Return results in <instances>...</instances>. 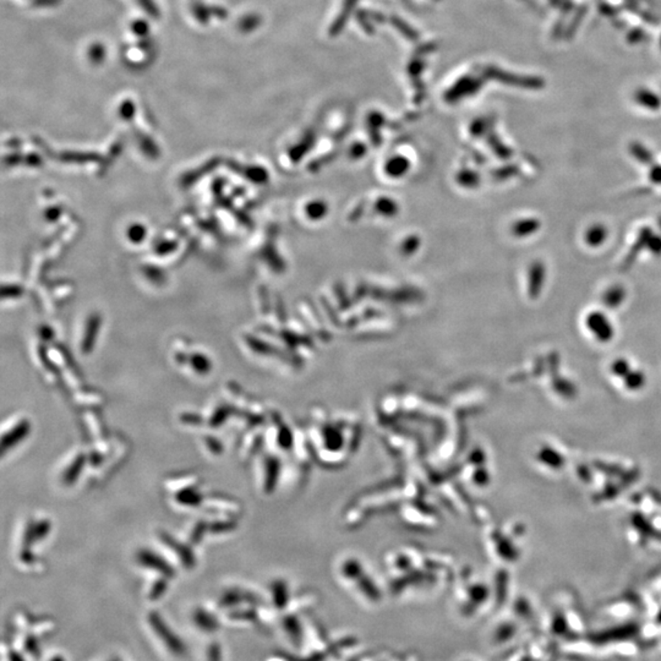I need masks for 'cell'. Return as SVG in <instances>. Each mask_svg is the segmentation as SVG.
Wrapping results in <instances>:
<instances>
[{
	"label": "cell",
	"mask_w": 661,
	"mask_h": 661,
	"mask_svg": "<svg viewBox=\"0 0 661 661\" xmlns=\"http://www.w3.org/2000/svg\"><path fill=\"white\" fill-rule=\"evenodd\" d=\"M654 234L653 230L649 227H643L642 230H640L638 233V236H637V241L634 243L631 252H629V255L626 257V260L623 261V267L627 268L634 263L635 257L638 256L643 249H647V244H648V241L651 239V235Z\"/></svg>",
	"instance_id": "cell-6"
},
{
	"label": "cell",
	"mask_w": 661,
	"mask_h": 661,
	"mask_svg": "<svg viewBox=\"0 0 661 661\" xmlns=\"http://www.w3.org/2000/svg\"><path fill=\"white\" fill-rule=\"evenodd\" d=\"M224 416H225V409H219L218 411L214 414V418H212L211 424H212L214 427H218V425H221L222 420H223Z\"/></svg>",
	"instance_id": "cell-21"
},
{
	"label": "cell",
	"mask_w": 661,
	"mask_h": 661,
	"mask_svg": "<svg viewBox=\"0 0 661 661\" xmlns=\"http://www.w3.org/2000/svg\"><path fill=\"white\" fill-rule=\"evenodd\" d=\"M607 234H609V232H607V228L604 224H593L591 227L585 230V244L590 247H599L607 241Z\"/></svg>",
	"instance_id": "cell-7"
},
{
	"label": "cell",
	"mask_w": 661,
	"mask_h": 661,
	"mask_svg": "<svg viewBox=\"0 0 661 661\" xmlns=\"http://www.w3.org/2000/svg\"><path fill=\"white\" fill-rule=\"evenodd\" d=\"M8 660L9 661H26L25 658L17 651H9L8 654Z\"/></svg>",
	"instance_id": "cell-22"
},
{
	"label": "cell",
	"mask_w": 661,
	"mask_h": 661,
	"mask_svg": "<svg viewBox=\"0 0 661 661\" xmlns=\"http://www.w3.org/2000/svg\"><path fill=\"white\" fill-rule=\"evenodd\" d=\"M23 648H25V651H28V654H31L34 659H39V656H41L39 640H36L33 635H28V637H26V640L23 642Z\"/></svg>",
	"instance_id": "cell-15"
},
{
	"label": "cell",
	"mask_w": 661,
	"mask_h": 661,
	"mask_svg": "<svg viewBox=\"0 0 661 661\" xmlns=\"http://www.w3.org/2000/svg\"><path fill=\"white\" fill-rule=\"evenodd\" d=\"M585 325L590 332L601 342H609L613 337V327L609 317L601 312H591L585 318Z\"/></svg>",
	"instance_id": "cell-2"
},
{
	"label": "cell",
	"mask_w": 661,
	"mask_h": 661,
	"mask_svg": "<svg viewBox=\"0 0 661 661\" xmlns=\"http://www.w3.org/2000/svg\"><path fill=\"white\" fill-rule=\"evenodd\" d=\"M649 181L651 184L659 185L661 184V164H651V170H649Z\"/></svg>",
	"instance_id": "cell-20"
},
{
	"label": "cell",
	"mask_w": 661,
	"mask_h": 661,
	"mask_svg": "<svg viewBox=\"0 0 661 661\" xmlns=\"http://www.w3.org/2000/svg\"><path fill=\"white\" fill-rule=\"evenodd\" d=\"M28 430H30V425H28V421H22L19 425L14 427L9 434H6V436L3 438V443H1L3 452H6V448L15 446L17 443L21 441L22 438H26Z\"/></svg>",
	"instance_id": "cell-9"
},
{
	"label": "cell",
	"mask_w": 661,
	"mask_h": 661,
	"mask_svg": "<svg viewBox=\"0 0 661 661\" xmlns=\"http://www.w3.org/2000/svg\"><path fill=\"white\" fill-rule=\"evenodd\" d=\"M167 589V583L165 580H159L153 584L152 589H151V593H150V598L151 600H157L161 596H163L164 591Z\"/></svg>",
	"instance_id": "cell-17"
},
{
	"label": "cell",
	"mask_w": 661,
	"mask_h": 661,
	"mask_svg": "<svg viewBox=\"0 0 661 661\" xmlns=\"http://www.w3.org/2000/svg\"><path fill=\"white\" fill-rule=\"evenodd\" d=\"M194 623L196 624L197 629H201L206 633H214L219 629V622L217 618H214L211 612L203 609H196L192 615Z\"/></svg>",
	"instance_id": "cell-5"
},
{
	"label": "cell",
	"mask_w": 661,
	"mask_h": 661,
	"mask_svg": "<svg viewBox=\"0 0 661 661\" xmlns=\"http://www.w3.org/2000/svg\"><path fill=\"white\" fill-rule=\"evenodd\" d=\"M659 223H660V227H661V218L659 219Z\"/></svg>",
	"instance_id": "cell-24"
},
{
	"label": "cell",
	"mask_w": 661,
	"mask_h": 661,
	"mask_svg": "<svg viewBox=\"0 0 661 661\" xmlns=\"http://www.w3.org/2000/svg\"><path fill=\"white\" fill-rule=\"evenodd\" d=\"M139 562L145 567L157 571L163 577L170 578L174 576V569H172L170 563L165 562L163 558H159L156 553L151 551H141L139 553Z\"/></svg>",
	"instance_id": "cell-4"
},
{
	"label": "cell",
	"mask_w": 661,
	"mask_h": 661,
	"mask_svg": "<svg viewBox=\"0 0 661 661\" xmlns=\"http://www.w3.org/2000/svg\"><path fill=\"white\" fill-rule=\"evenodd\" d=\"M624 299H626V289L620 285H612L602 294V303L609 309H618Z\"/></svg>",
	"instance_id": "cell-8"
},
{
	"label": "cell",
	"mask_w": 661,
	"mask_h": 661,
	"mask_svg": "<svg viewBox=\"0 0 661 661\" xmlns=\"http://www.w3.org/2000/svg\"><path fill=\"white\" fill-rule=\"evenodd\" d=\"M207 661H222V649L218 643H212L208 647Z\"/></svg>",
	"instance_id": "cell-19"
},
{
	"label": "cell",
	"mask_w": 661,
	"mask_h": 661,
	"mask_svg": "<svg viewBox=\"0 0 661 661\" xmlns=\"http://www.w3.org/2000/svg\"><path fill=\"white\" fill-rule=\"evenodd\" d=\"M50 661H65V659L61 655H55Z\"/></svg>",
	"instance_id": "cell-23"
},
{
	"label": "cell",
	"mask_w": 661,
	"mask_h": 661,
	"mask_svg": "<svg viewBox=\"0 0 661 661\" xmlns=\"http://www.w3.org/2000/svg\"><path fill=\"white\" fill-rule=\"evenodd\" d=\"M638 101H640V104H643L644 107H648L651 110H658L660 107V102L654 96H651L648 93H644L643 96H640Z\"/></svg>",
	"instance_id": "cell-18"
},
{
	"label": "cell",
	"mask_w": 661,
	"mask_h": 661,
	"mask_svg": "<svg viewBox=\"0 0 661 661\" xmlns=\"http://www.w3.org/2000/svg\"><path fill=\"white\" fill-rule=\"evenodd\" d=\"M172 538H170L168 536H163V540L165 544H168L172 547H175V551L179 553L181 556V562L184 563L187 567H192L195 565V558L192 556V552L189 551L187 549H185L184 547H181V544L175 542V541L170 540Z\"/></svg>",
	"instance_id": "cell-12"
},
{
	"label": "cell",
	"mask_w": 661,
	"mask_h": 661,
	"mask_svg": "<svg viewBox=\"0 0 661 661\" xmlns=\"http://www.w3.org/2000/svg\"><path fill=\"white\" fill-rule=\"evenodd\" d=\"M113 661H118V660H113Z\"/></svg>",
	"instance_id": "cell-25"
},
{
	"label": "cell",
	"mask_w": 661,
	"mask_h": 661,
	"mask_svg": "<svg viewBox=\"0 0 661 661\" xmlns=\"http://www.w3.org/2000/svg\"><path fill=\"white\" fill-rule=\"evenodd\" d=\"M148 623L153 632L159 635V640L165 645V648L176 656H184L186 654V645L178 634L170 629L165 623L159 612H151L148 615Z\"/></svg>",
	"instance_id": "cell-1"
},
{
	"label": "cell",
	"mask_w": 661,
	"mask_h": 661,
	"mask_svg": "<svg viewBox=\"0 0 661 661\" xmlns=\"http://www.w3.org/2000/svg\"><path fill=\"white\" fill-rule=\"evenodd\" d=\"M540 228L541 222L539 219L527 218L522 219V221H519V222L514 224L513 232L514 234L517 235V236L525 238V236H529V235L534 234V233H536Z\"/></svg>",
	"instance_id": "cell-10"
},
{
	"label": "cell",
	"mask_w": 661,
	"mask_h": 661,
	"mask_svg": "<svg viewBox=\"0 0 661 661\" xmlns=\"http://www.w3.org/2000/svg\"><path fill=\"white\" fill-rule=\"evenodd\" d=\"M83 463H85V458H83V456L79 457V458L74 462V465H72V468L68 470V473L65 474V478H64V479H65L66 484H72V482L75 481L77 476H79V474H80V471H81L82 465H83Z\"/></svg>",
	"instance_id": "cell-14"
},
{
	"label": "cell",
	"mask_w": 661,
	"mask_h": 661,
	"mask_svg": "<svg viewBox=\"0 0 661 661\" xmlns=\"http://www.w3.org/2000/svg\"><path fill=\"white\" fill-rule=\"evenodd\" d=\"M178 501L187 506H197L201 502V496L199 492L192 489H186L185 491H181L178 495Z\"/></svg>",
	"instance_id": "cell-13"
},
{
	"label": "cell",
	"mask_w": 661,
	"mask_h": 661,
	"mask_svg": "<svg viewBox=\"0 0 661 661\" xmlns=\"http://www.w3.org/2000/svg\"><path fill=\"white\" fill-rule=\"evenodd\" d=\"M547 268L541 261H534L528 271V294L531 299L539 298L545 285Z\"/></svg>",
	"instance_id": "cell-3"
},
{
	"label": "cell",
	"mask_w": 661,
	"mask_h": 661,
	"mask_svg": "<svg viewBox=\"0 0 661 661\" xmlns=\"http://www.w3.org/2000/svg\"><path fill=\"white\" fill-rule=\"evenodd\" d=\"M647 250L651 252L654 256H660L661 255V236L660 235L653 234L651 239L647 244Z\"/></svg>",
	"instance_id": "cell-16"
},
{
	"label": "cell",
	"mask_w": 661,
	"mask_h": 661,
	"mask_svg": "<svg viewBox=\"0 0 661 661\" xmlns=\"http://www.w3.org/2000/svg\"><path fill=\"white\" fill-rule=\"evenodd\" d=\"M629 152L632 154V157H633L637 162H640V163L649 165V164H653V162H654V156H653L651 150L645 148L644 145H642V143H631Z\"/></svg>",
	"instance_id": "cell-11"
}]
</instances>
